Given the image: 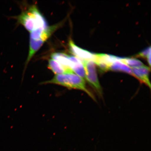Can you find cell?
<instances>
[{
    "mask_svg": "<svg viewBox=\"0 0 151 151\" xmlns=\"http://www.w3.org/2000/svg\"><path fill=\"white\" fill-rule=\"evenodd\" d=\"M16 18L18 22L30 32L49 27L46 19L35 5L28 7Z\"/></svg>",
    "mask_w": 151,
    "mask_h": 151,
    "instance_id": "6da1fadb",
    "label": "cell"
},
{
    "mask_svg": "<svg viewBox=\"0 0 151 151\" xmlns=\"http://www.w3.org/2000/svg\"><path fill=\"white\" fill-rule=\"evenodd\" d=\"M41 83L57 85L69 89L82 91L95 100L94 96L87 88L85 80L73 72L55 75L51 80Z\"/></svg>",
    "mask_w": 151,
    "mask_h": 151,
    "instance_id": "7a4b0ae2",
    "label": "cell"
},
{
    "mask_svg": "<svg viewBox=\"0 0 151 151\" xmlns=\"http://www.w3.org/2000/svg\"><path fill=\"white\" fill-rule=\"evenodd\" d=\"M86 73V80L100 96L103 91L98 78L96 64L92 60H82Z\"/></svg>",
    "mask_w": 151,
    "mask_h": 151,
    "instance_id": "3957f363",
    "label": "cell"
},
{
    "mask_svg": "<svg viewBox=\"0 0 151 151\" xmlns=\"http://www.w3.org/2000/svg\"><path fill=\"white\" fill-rule=\"evenodd\" d=\"M69 46L70 51L76 57L82 60H92L94 61L96 54L80 48L75 44L72 40H70Z\"/></svg>",
    "mask_w": 151,
    "mask_h": 151,
    "instance_id": "277c9868",
    "label": "cell"
},
{
    "mask_svg": "<svg viewBox=\"0 0 151 151\" xmlns=\"http://www.w3.org/2000/svg\"><path fill=\"white\" fill-rule=\"evenodd\" d=\"M132 70L134 76L150 88L151 84L149 79L150 68L144 65L140 67L132 68Z\"/></svg>",
    "mask_w": 151,
    "mask_h": 151,
    "instance_id": "5b68a950",
    "label": "cell"
},
{
    "mask_svg": "<svg viewBox=\"0 0 151 151\" xmlns=\"http://www.w3.org/2000/svg\"><path fill=\"white\" fill-rule=\"evenodd\" d=\"M69 59L70 68L75 74L86 80V73L82 61L76 57L73 56H70Z\"/></svg>",
    "mask_w": 151,
    "mask_h": 151,
    "instance_id": "8992f818",
    "label": "cell"
},
{
    "mask_svg": "<svg viewBox=\"0 0 151 151\" xmlns=\"http://www.w3.org/2000/svg\"><path fill=\"white\" fill-rule=\"evenodd\" d=\"M48 67L55 75L73 72L70 68L62 65L52 59L49 60Z\"/></svg>",
    "mask_w": 151,
    "mask_h": 151,
    "instance_id": "52a82bcc",
    "label": "cell"
},
{
    "mask_svg": "<svg viewBox=\"0 0 151 151\" xmlns=\"http://www.w3.org/2000/svg\"><path fill=\"white\" fill-rule=\"evenodd\" d=\"M45 42V41L42 40H34L30 38L29 51L28 57L26 61V66L27 65L36 52L39 50Z\"/></svg>",
    "mask_w": 151,
    "mask_h": 151,
    "instance_id": "ba28073f",
    "label": "cell"
},
{
    "mask_svg": "<svg viewBox=\"0 0 151 151\" xmlns=\"http://www.w3.org/2000/svg\"><path fill=\"white\" fill-rule=\"evenodd\" d=\"M69 56H70L67 54L60 52L53 53L51 55L52 59L57 61L62 65L69 68H70V63Z\"/></svg>",
    "mask_w": 151,
    "mask_h": 151,
    "instance_id": "9c48e42d",
    "label": "cell"
},
{
    "mask_svg": "<svg viewBox=\"0 0 151 151\" xmlns=\"http://www.w3.org/2000/svg\"><path fill=\"white\" fill-rule=\"evenodd\" d=\"M110 70L123 72L133 76L131 68L121 61H117L113 63L110 66Z\"/></svg>",
    "mask_w": 151,
    "mask_h": 151,
    "instance_id": "30bf717a",
    "label": "cell"
},
{
    "mask_svg": "<svg viewBox=\"0 0 151 151\" xmlns=\"http://www.w3.org/2000/svg\"><path fill=\"white\" fill-rule=\"evenodd\" d=\"M121 61L132 68L140 67L144 65L141 61L135 58H122Z\"/></svg>",
    "mask_w": 151,
    "mask_h": 151,
    "instance_id": "8fae6325",
    "label": "cell"
},
{
    "mask_svg": "<svg viewBox=\"0 0 151 151\" xmlns=\"http://www.w3.org/2000/svg\"><path fill=\"white\" fill-rule=\"evenodd\" d=\"M150 53H151V48L150 47L139 53L137 55V56L139 57L147 58V57Z\"/></svg>",
    "mask_w": 151,
    "mask_h": 151,
    "instance_id": "7c38bea8",
    "label": "cell"
}]
</instances>
